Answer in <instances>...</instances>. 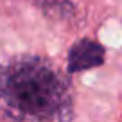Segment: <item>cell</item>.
Returning <instances> with one entry per match:
<instances>
[{
	"instance_id": "cell-3",
	"label": "cell",
	"mask_w": 122,
	"mask_h": 122,
	"mask_svg": "<svg viewBox=\"0 0 122 122\" xmlns=\"http://www.w3.org/2000/svg\"><path fill=\"white\" fill-rule=\"evenodd\" d=\"M43 11L52 18H68L74 15V4L70 0H43Z\"/></svg>"
},
{
	"instance_id": "cell-2",
	"label": "cell",
	"mask_w": 122,
	"mask_h": 122,
	"mask_svg": "<svg viewBox=\"0 0 122 122\" xmlns=\"http://www.w3.org/2000/svg\"><path fill=\"white\" fill-rule=\"evenodd\" d=\"M106 59L104 49L93 40H77L68 50L66 63H68V72H83V70L97 68Z\"/></svg>"
},
{
	"instance_id": "cell-1",
	"label": "cell",
	"mask_w": 122,
	"mask_h": 122,
	"mask_svg": "<svg viewBox=\"0 0 122 122\" xmlns=\"http://www.w3.org/2000/svg\"><path fill=\"white\" fill-rule=\"evenodd\" d=\"M0 118L61 122L74 118L70 79L52 59L20 54L0 65Z\"/></svg>"
}]
</instances>
